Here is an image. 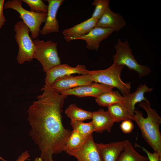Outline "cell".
Wrapping results in <instances>:
<instances>
[{
  "mask_svg": "<svg viewBox=\"0 0 161 161\" xmlns=\"http://www.w3.org/2000/svg\"><path fill=\"white\" fill-rule=\"evenodd\" d=\"M42 93L29 106V135L41 152L43 161H54L52 156L64 151L71 131L64 126L62 113L67 96L45 84Z\"/></svg>",
  "mask_w": 161,
  "mask_h": 161,
  "instance_id": "1",
  "label": "cell"
},
{
  "mask_svg": "<svg viewBox=\"0 0 161 161\" xmlns=\"http://www.w3.org/2000/svg\"><path fill=\"white\" fill-rule=\"evenodd\" d=\"M139 106L147 114L144 117L142 112L135 110L133 120L140 129L142 136L147 143L161 157V134L160 130L161 118L156 110L151 108L148 100L141 102Z\"/></svg>",
  "mask_w": 161,
  "mask_h": 161,
  "instance_id": "2",
  "label": "cell"
},
{
  "mask_svg": "<svg viewBox=\"0 0 161 161\" xmlns=\"http://www.w3.org/2000/svg\"><path fill=\"white\" fill-rule=\"evenodd\" d=\"M124 66L113 63L104 69L89 70L88 74L93 82L116 88L123 95L130 93L131 88L130 83H124L121 79L120 74Z\"/></svg>",
  "mask_w": 161,
  "mask_h": 161,
  "instance_id": "3",
  "label": "cell"
},
{
  "mask_svg": "<svg viewBox=\"0 0 161 161\" xmlns=\"http://www.w3.org/2000/svg\"><path fill=\"white\" fill-rule=\"evenodd\" d=\"M22 0H10L4 3V8L11 9L19 14L20 18L28 27L31 32V37L36 39L41 31L40 26L45 22L47 13H38L26 10L22 6Z\"/></svg>",
  "mask_w": 161,
  "mask_h": 161,
  "instance_id": "4",
  "label": "cell"
},
{
  "mask_svg": "<svg viewBox=\"0 0 161 161\" xmlns=\"http://www.w3.org/2000/svg\"><path fill=\"white\" fill-rule=\"evenodd\" d=\"M114 48L116 53L112 56L113 63L126 66L130 70L135 71L140 78L148 75L151 71L150 69L147 66L141 65L137 62L128 41H122L119 39Z\"/></svg>",
  "mask_w": 161,
  "mask_h": 161,
  "instance_id": "5",
  "label": "cell"
},
{
  "mask_svg": "<svg viewBox=\"0 0 161 161\" xmlns=\"http://www.w3.org/2000/svg\"><path fill=\"white\" fill-rule=\"evenodd\" d=\"M15 38L18 46L16 59L21 64L32 61L36 47L29 35L30 30L22 21L16 22L14 26Z\"/></svg>",
  "mask_w": 161,
  "mask_h": 161,
  "instance_id": "6",
  "label": "cell"
},
{
  "mask_svg": "<svg viewBox=\"0 0 161 161\" xmlns=\"http://www.w3.org/2000/svg\"><path fill=\"white\" fill-rule=\"evenodd\" d=\"M33 41L36 47L33 58L37 59L40 63L45 73L61 64L56 43L51 40L44 41L38 39Z\"/></svg>",
  "mask_w": 161,
  "mask_h": 161,
  "instance_id": "7",
  "label": "cell"
},
{
  "mask_svg": "<svg viewBox=\"0 0 161 161\" xmlns=\"http://www.w3.org/2000/svg\"><path fill=\"white\" fill-rule=\"evenodd\" d=\"M95 143L92 134L78 146L67 151L66 152L75 157L78 161H103Z\"/></svg>",
  "mask_w": 161,
  "mask_h": 161,
  "instance_id": "8",
  "label": "cell"
},
{
  "mask_svg": "<svg viewBox=\"0 0 161 161\" xmlns=\"http://www.w3.org/2000/svg\"><path fill=\"white\" fill-rule=\"evenodd\" d=\"M115 32L112 29L104 28L98 27L94 28L89 33L84 35L72 37H64L67 42L72 40H81L85 41L87 49L98 51L100 43Z\"/></svg>",
  "mask_w": 161,
  "mask_h": 161,
  "instance_id": "9",
  "label": "cell"
},
{
  "mask_svg": "<svg viewBox=\"0 0 161 161\" xmlns=\"http://www.w3.org/2000/svg\"><path fill=\"white\" fill-rule=\"evenodd\" d=\"M89 71L84 65L79 64L73 67L67 64H61L45 73V84L51 86L56 79L60 77L75 73L88 75Z\"/></svg>",
  "mask_w": 161,
  "mask_h": 161,
  "instance_id": "10",
  "label": "cell"
},
{
  "mask_svg": "<svg viewBox=\"0 0 161 161\" xmlns=\"http://www.w3.org/2000/svg\"><path fill=\"white\" fill-rule=\"evenodd\" d=\"M93 82L89 74L81 75H66L56 79L51 85L57 92H62L78 86L89 85Z\"/></svg>",
  "mask_w": 161,
  "mask_h": 161,
  "instance_id": "11",
  "label": "cell"
},
{
  "mask_svg": "<svg viewBox=\"0 0 161 161\" xmlns=\"http://www.w3.org/2000/svg\"><path fill=\"white\" fill-rule=\"evenodd\" d=\"M93 83L89 85L78 86L64 91L61 94L67 96L74 95L79 97H93L96 98L103 93L113 90L114 88L103 84Z\"/></svg>",
  "mask_w": 161,
  "mask_h": 161,
  "instance_id": "12",
  "label": "cell"
},
{
  "mask_svg": "<svg viewBox=\"0 0 161 161\" xmlns=\"http://www.w3.org/2000/svg\"><path fill=\"white\" fill-rule=\"evenodd\" d=\"M48 3V10L45 23L40 31L43 35L58 32L59 26L56 16L57 12L64 1V0H47Z\"/></svg>",
  "mask_w": 161,
  "mask_h": 161,
  "instance_id": "13",
  "label": "cell"
},
{
  "mask_svg": "<svg viewBox=\"0 0 161 161\" xmlns=\"http://www.w3.org/2000/svg\"><path fill=\"white\" fill-rule=\"evenodd\" d=\"M95 144L103 161H117L124 149L125 140L107 144Z\"/></svg>",
  "mask_w": 161,
  "mask_h": 161,
  "instance_id": "14",
  "label": "cell"
},
{
  "mask_svg": "<svg viewBox=\"0 0 161 161\" xmlns=\"http://www.w3.org/2000/svg\"><path fill=\"white\" fill-rule=\"evenodd\" d=\"M126 24L125 20L121 15L113 12L109 8L98 21L96 27L112 29L115 31L118 32Z\"/></svg>",
  "mask_w": 161,
  "mask_h": 161,
  "instance_id": "15",
  "label": "cell"
},
{
  "mask_svg": "<svg viewBox=\"0 0 161 161\" xmlns=\"http://www.w3.org/2000/svg\"><path fill=\"white\" fill-rule=\"evenodd\" d=\"M152 90V88L148 87L145 84L140 85L134 92L123 95L124 99L121 104L131 114L134 115L135 105L138 103L148 100L144 95Z\"/></svg>",
  "mask_w": 161,
  "mask_h": 161,
  "instance_id": "16",
  "label": "cell"
},
{
  "mask_svg": "<svg viewBox=\"0 0 161 161\" xmlns=\"http://www.w3.org/2000/svg\"><path fill=\"white\" fill-rule=\"evenodd\" d=\"M92 119L94 131L100 133L105 130L110 132L114 123L108 112L102 109L92 112Z\"/></svg>",
  "mask_w": 161,
  "mask_h": 161,
  "instance_id": "17",
  "label": "cell"
},
{
  "mask_svg": "<svg viewBox=\"0 0 161 161\" xmlns=\"http://www.w3.org/2000/svg\"><path fill=\"white\" fill-rule=\"evenodd\" d=\"M98 21L91 17L73 27L66 29L62 32L64 37L81 36L89 33L96 27Z\"/></svg>",
  "mask_w": 161,
  "mask_h": 161,
  "instance_id": "18",
  "label": "cell"
},
{
  "mask_svg": "<svg viewBox=\"0 0 161 161\" xmlns=\"http://www.w3.org/2000/svg\"><path fill=\"white\" fill-rule=\"evenodd\" d=\"M107 111L114 122L126 120H133L134 115L131 114L121 103H117L108 107Z\"/></svg>",
  "mask_w": 161,
  "mask_h": 161,
  "instance_id": "19",
  "label": "cell"
},
{
  "mask_svg": "<svg viewBox=\"0 0 161 161\" xmlns=\"http://www.w3.org/2000/svg\"><path fill=\"white\" fill-rule=\"evenodd\" d=\"M117 161H149L148 157L142 155L134 149L131 142L125 140V147Z\"/></svg>",
  "mask_w": 161,
  "mask_h": 161,
  "instance_id": "20",
  "label": "cell"
},
{
  "mask_svg": "<svg viewBox=\"0 0 161 161\" xmlns=\"http://www.w3.org/2000/svg\"><path fill=\"white\" fill-rule=\"evenodd\" d=\"M124 97L117 91H112L103 93L95 98V101L99 106L107 107L117 103H122Z\"/></svg>",
  "mask_w": 161,
  "mask_h": 161,
  "instance_id": "21",
  "label": "cell"
},
{
  "mask_svg": "<svg viewBox=\"0 0 161 161\" xmlns=\"http://www.w3.org/2000/svg\"><path fill=\"white\" fill-rule=\"evenodd\" d=\"M65 113L71 121L83 120L91 119L92 112L78 107L75 104L70 105L65 109Z\"/></svg>",
  "mask_w": 161,
  "mask_h": 161,
  "instance_id": "22",
  "label": "cell"
},
{
  "mask_svg": "<svg viewBox=\"0 0 161 161\" xmlns=\"http://www.w3.org/2000/svg\"><path fill=\"white\" fill-rule=\"evenodd\" d=\"M70 125L73 130L77 131L85 137L92 134L95 131L94 126L92 121L85 123L82 121H71Z\"/></svg>",
  "mask_w": 161,
  "mask_h": 161,
  "instance_id": "23",
  "label": "cell"
},
{
  "mask_svg": "<svg viewBox=\"0 0 161 161\" xmlns=\"http://www.w3.org/2000/svg\"><path fill=\"white\" fill-rule=\"evenodd\" d=\"M110 2L109 0H94L92 4L95 7V9L91 17L98 21L109 8Z\"/></svg>",
  "mask_w": 161,
  "mask_h": 161,
  "instance_id": "24",
  "label": "cell"
},
{
  "mask_svg": "<svg viewBox=\"0 0 161 161\" xmlns=\"http://www.w3.org/2000/svg\"><path fill=\"white\" fill-rule=\"evenodd\" d=\"M87 137L83 136L77 131L73 130L68 138L64 151H66L78 146Z\"/></svg>",
  "mask_w": 161,
  "mask_h": 161,
  "instance_id": "25",
  "label": "cell"
},
{
  "mask_svg": "<svg viewBox=\"0 0 161 161\" xmlns=\"http://www.w3.org/2000/svg\"><path fill=\"white\" fill-rule=\"evenodd\" d=\"M29 7L30 11L38 13H47L48 6L42 0H22Z\"/></svg>",
  "mask_w": 161,
  "mask_h": 161,
  "instance_id": "26",
  "label": "cell"
},
{
  "mask_svg": "<svg viewBox=\"0 0 161 161\" xmlns=\"http://www.w3.org/2000/svg\"><path fill=\"white\" fill-rule=\"evenodd\" d=\"M120 126L123 132L127 134L132 132L134 129V125L131 120H126L122 121Z\"/></svg>",
  "mask_w": 161,
  "mask_h": 161,
  "instance_id": "27",
  "label": "cell"
},
{
  "mask_svg": "<svg viewBox=\"0 0 161 161\" xmlns=\"http://www.w3.org/2000/svg\"><path fill=\"white\" fill-rule=\"evenodd\" d=\"M137 145L141 148L143 151L146 153L149 161H161V157L158 154L154 152L152 153L144 147Z\"/></svg>",
  "mask_w": 161,
  "mask_h": 161,
  "instance_id": "28",
  "label": "cell"
},
{
  "mask_svg": "<svg viewBox=\"0 0 161 161\" xmlns=\"http://www.w3.org/2000/svg\"><path fill=\"white\" fill-rule=\"evenodd\" d=\"M4 3V0H0V29L3 26L6 21L3 12Z\"/></svg>",
  "mask_w": 161,
  "mask_h": 161,
  "instance_id": "29",
  "label": "cell"
},
{
  "mask_svg": "<svg viewBox=\"0 0 161 161\" xmlns=\"http://www.w3.org/2000/svg\"><path fill=\"white\" fill-rule=\"evenodd\" d=\"M30 155L27 151H26L22 153L18 157L16 161H25L30 157Z\"/></svg>",
  "mask_w": 161,
  "mask_h": 161,
  "instance_id": "30",
  "label": "cell"
},
{
  "mask_svg": "<svg viewBox=\"0 0 161 161\" xmlns=\"http://www.w3.org/2000/svg\"><path fill=\"white\" fill-rule=\"evenodd\" d=\"M34 161H43L42 159L40 157H36Z\"/></svg>",
  "mask_w": 161,
  "mask_h": 161,
  "instance_id": "31",
  "label": "cell"
},
{
  "mask_svg": "<svg viewBox=\"0 0 161 161\" xmlns=\"http://www.w3.org/2000/svg\"><path fill=\"white\" fill-rule=\"evenodd\" d=\"M0 160L2 161H8L4 159L2 157L0 156Z\"/></svg>",
  "mask_w": 161,
  "mask_h": 161,
  "instance_id": "32",
  "label": "cell"
}]
</instances>
